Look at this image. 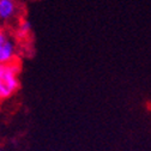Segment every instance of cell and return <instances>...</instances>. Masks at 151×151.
Returning a JSON list of instances; mask_svg holds the SVG:
<instances>
[{
    "label": "cell",
    "mask_w": 151,
    "mask_h": 151,
    "mask_svg": "<svg viewBox=\"0 0 151 151\" xmlns=\"http://www.w3.org/2000/svg\"><path fill=\"white\" fill-rule=\"evenodd\" d=\"M21 67L16 61L0 64V102L13 97L21 88Z\"/></svg>",
    "instance_id": "6da1fadb"
},
{
    "label": "cell",
    "mask_w": 151,
    "mask_h": 151,
    "mask_svg": "<svg viewBox=\"0 0 151 151\" xmlns=\"http://www.w3.org/2000/svg\"><path fill=\"white\" fill-rule=\"evenodd\" d=\"M17 47L16 42L6 30L0 28V64L16 61Z\"/></svg>",
    "instance_id": "7a4b0ae2"
},
{
    "label": "cell",
    "mask_w": 151,
    "mask_h": 151,
    "mask_svg": "<svg viewBox=\"0 0 151 151\" xmlns=\"http://www.w3.org/2000/svg\"><path fill=\"white\" fill-rule=\"evenodd\" d=\"M17 0H0V22L9 23L13 21L18 14Z\"/></svg>",
    "instance_id": "3957f363"
},
{
    "label": "cell",
    "mask_w": 151,
    "mask_h": 151,
    "mask_svg": "<svg viewBox=\"0 0 151 151\" xmlns=\"http://www.w3.org/2000/svg\"><path fill=\"white\" fill-rule=\"evenodd\" d=\"M32 30V25L28 19H22L17 25L16 29V37L18 40H25L30 36Z\"/></svg>",
    "instance_id": "277c9868"
},
{
    "label": "cell",
    "mask_w": 151,
    "mask_h": 151,
    "mask_svg": "<svg viewBox=\"0 0 151 151\" xmlns=\"http://www.w3.org/2000/svg\"><path fill=\"white\" fill-rule=\"evenodd\" d=\"M147 109H149V110L151 109V104H150V102H147Z\"/></svg>",
    "instance_id": "5b68a950"
},
{
    "label": "cell",
    "mask_w": 151,
    "mask_h": 151,
    "mask_svg": "<svg viewBox=\"0 0 151 151\" xmlns=\"http://www.w3.org/2000/svg\"><path fill=\"white\" fill-rule=\"evenodd\" d=\"M0 151H3V149H1V147H0Z\"/></svg>",
    "instance_id": "8992f818"
}]
</instances>
